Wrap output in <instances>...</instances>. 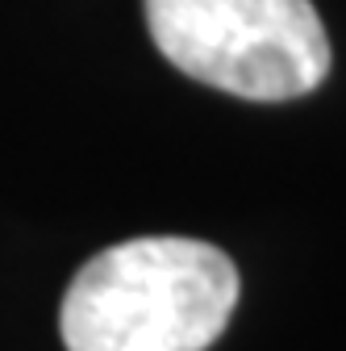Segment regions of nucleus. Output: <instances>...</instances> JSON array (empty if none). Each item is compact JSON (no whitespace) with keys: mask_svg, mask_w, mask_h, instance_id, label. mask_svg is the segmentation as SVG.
Instances as JSON below:
<instances>
[{"mask_svg":"<svg viewBox=\"0 0 346 351\" xmlns=\"http://www.w3.org/2000/svg\"><path fill=\"white\" fill-rule=\"evenodd\" d=\"M171 67L242 101L309 97L330 75L313 0H142Z\"/></svg>","mask_w":346,"mask_h":351,"instance_id":"2","label":"nucleus"},{"mask_svg":"<svg viewBox=\"0 0 346 351\" xmlns=\"http://www.w3.org/2000/svg\"><path fill=\"white\" fill-rule=\"evenodd\" d=\"M238 305V268L200 239L150 234L75 272L59 330L67 351H204Z\"/></svg>","mask_w":346,"mask_h":351,"instance_id":"1","label":"nucleus"}]
</instances>
